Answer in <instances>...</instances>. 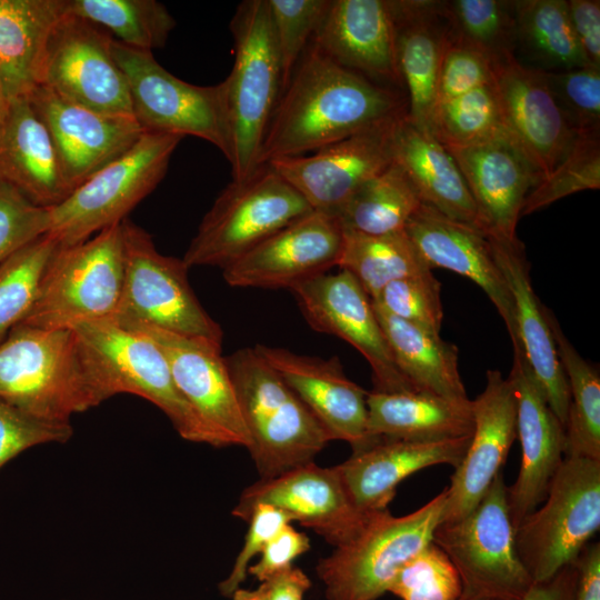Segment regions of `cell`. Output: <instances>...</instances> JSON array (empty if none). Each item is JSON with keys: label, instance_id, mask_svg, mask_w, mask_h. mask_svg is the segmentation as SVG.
I'll return each instance as SVG.
<instances>
[{"label": "cell", "instance_id": "d590c367", "mask_svg": "<svg viewBox=\"0 0 600 600\" xmlns=\"http://www.w3.org/2000/svg\"><path fill=\"white\" fill-rule=\"evenodd\" d=\"M546 316L569 388L564 457L600 460L599 371L580 356L547 307Z\"/></svg>", "mask_w": 600, "mask_h": 600}, {"label": "cell", "instance_id": "5bb4252c", "mask_svg": "<svg viewBox=\"0 0 600 600\" xmlns=\"http://www.w3.org/2000/svg\"><path fill=\"white\" fill-rule=\"evenodd\" d=\"M112 39L66 8L47 37L37 84L91 110L133 117L126 78L111 52Z\"/></svg>", "mask_w": 600, "mask_h": 600}, {"label": "cell", "instance_id": "6da1fadb", "mask_svg": "<svg viewBox=\"0 0 600 600\" xmlns=\"http://www.w3.org/2000/svg\"><path fill=\"white\" fill-rule=\"evenodd\" d=\"M406 114L399 92L340 66L311 42L278 99L258 166L314 152Z\"/></svg>", "mask_w": 600, "mask_h": 600}, {"label": "cell", "instance_id": "2e32d148", "mask_svg": "<svg viewBox=\"0 0 600 600\" xmlns=\"http://www.w3.org/2000/svg\"><path fill=\"white\" fill-rule=\"evenodd\" d=\"M400 118L314 152L278 158L268 164L312 210L334 214L360 187L393 162L392 137Z\"/></svg>", "mask_w": 600, "mask_h": 600}, {"label": "cell", "instance_id": "9f6ffc18", "mask_svg": "<svg viewBox=\"0 0 600 600\" xmlns=\"http://www.w3.org/2000/svg\"><path fill=\"white\" fill-rule=\"evenodd\" d=\"M574 562L578 580L573 600H600V543L587 544Z\"/></svg>", "mask_w": 600, "mask_h": 600}, {"label": "cell", "instance_id": "d4e9b609", "mask_svg": "<svg viewBox=\"0 0 600 600\" xmlns=\"http://www.w3.org/2000/svg\"><path fill=\"white\" fill-rule=\"evenodd\" d=\"M447 150L466 179L481 229L498 238L516 240L524 200L542 180L539 170L510 140Z\"/></svg>", "mask_w": 600, "mask_h": 600}, {"label": "cell", "instance_id": "db71d44e", "mask_svg": "<svg viewBox=\"0 0 600 600\" xmlns=\"http://www.w3.org/2000/svg\"><path fill=\"white\" fill-rule=\"evenodd\" d=\"M309 549L307 534L288 523L266 544L258 561L249 566L248 572L263 582L291 568L293 561Z\"/></svg>", "mask_w": 600, "mask_h": 600}, {"label": "cell", "instance_id": "bcb514c9", "mask_svg": "<svg viewBox=\"0 0 600 600\" xmlns=\"http://www.w3.org/2000/svg\"><path fill=\"white\" fill-rule=\"evenodd\" d=\"M462 591L456 567L432 541L403 566L388 592L401 600H459Z\"/></svg>", "mask_w": 600, "mask_h": 600}, {"label": "cell", "instance_id": "4316f807", "mask_svg": "<svg viewBox=\"0 0 600 600\" xmlns=\"http://www.w3.org/2000/svg\"><path fill=\"white\" fill-rule=\"evenodd\" d=\"M404 232L431 270L448 269L478 284L502 318L510 339H514L511 294L483 230L453 220L422 203Z\"/></svg>", "mask_w": 600, "mask_h": 600}, {"label": "cell", "instance_id": "681fc988", "mask_svg": "<svg viewBox=\"0 0 600 600\" xmlns=\"http://www.w3.org/2000/svg\"><path fill=\"white\" fill-rule=\"evenodd\" d=\"M493 76V61L450 32L439 70L437 106L492 83Z\"/></svg>", "mask_w": 600, "mask_h": 600}, {"label": "cell", "instance_id": "8fae6325", "mask_svg": "<svg viewBox=\"0 0 600 600\" xmlns=\"http://www.w3.org/2000/svg\"><path fill=\"white\" fill-rule=\"evenodd\" d=\"M432 541L456 567L463 598L519 600L533 584L517 551L502 471L476 508L441 522Z\"/></svg>", "mask_w": 600, "mask_h": 600}, {"label": "cell", "instance_id": "60d3db41", "mask_svg": "<svg viewBox=\"0 0 600 600\" xmlns=\"http://www.w3.org/2000/svg\"><path fill=\"white\" fill-rule=\"evenodd\" d=\"M430 134L447 149L493 140L513 141L503 121L493 82L438 104Z\"/></svg>", "mask_w": 600, "mask_h": 600}, {"label": "cell", "instance_id": "7c38bea8", "mask_svg": "<svg viewBox=\"0 0 600 600\" xmlns=\"http://www.w3.org/2000/svg\"><path fill=\"white\" fill-rule=\"evenodd\" d=\"M121 226L124 278L111 321L123 327H154L222 346V329L196 297L182 259L160 253L151 236L129 218Z\"/></svg>", "mask_w": 600, "mask_h": 600}, {"label": "cell", "instance_id": "816d5d0a", "mask_svg": "<svg viewBox=\"0 0 600 600\" xmlns=\"http://www.w3.org/2000/svg\"><path fill=\"white\" fill-rule=\"evenodd\" d=\"M72 434L70 422L40 419L0 399V469L29 448L63 443Z\"/></svg>", "mask_w": 600, "mask_h": 600}, {"label": "cell", "instance_id": "f1b7e54d", "mask_svg": "<svg viewBox=\"0 0 600 600\" xmlns=\"http://www.w3.org/2000/svg\"><path fill=\"white\" fill-rule=\"evenodd\" d=\"M471 436L437 441L378 438L336 466L354 504L366 513L383 511L400 482L434 464L459 466Z\"/></svg>", "mask_w": 600, "mask_h": 600}, {"label": "cell", "instance_id": "83f0119b", "mask_svg": "<svg viewBox=\"0 0 600 600\" xmlns=\"http://www.w3.org/2000/svg\"><path fill=\"white\" fill-rule=\"evenodd\" d=\"M488 237L513 303L516 336L511 341L520 346L549 407L564 428L570 402L569 388L546 316V306L531 283L524 246L518 238L506 240L491 234Z\"/></svg>", "mask_w": 600, "mask_h": 600}, {"label": "cell", "instance_id": "8992f818", "mask_svg": "<svg viewBox=\"0 0 600 600\" xmlns=\"http://www.w3.org/2000/svg\"><path fill=\"white\" fill-rule=\"evenodd\" d=\"M123 278L121 223L80 243L59 246L22 324L62 329L80 322L112 320L120 303Z\"/></svg>", "mask_w": 600, "mask_h": 600}, {"label": "cell", "instance_id": "ba28073f", "mask_svg": "<svg viewBox=\"0 0 600 600\" xmlns=\"http://www.w3.org/2000/svg\"><path fill=\"white\" fill-rule=\"evenodd\" d=\"M181 140L177 134L144 131L127 152L49 208L47 234L60 246H71L121 223L164 178Z\"/></svg>", "mask_w": 600, "mask_h": 600}, {"label": "cell", "instance_id": "d6a6232c", "mask_svg": "<svg viewBox=\"0 0 600 600\" xmlns=\"http://www.w3.org/2000/svg\"><path fill=\"white\" fill-rule=\"evenodd\" d=\"M368 433L371 439L389 438L437 441L471 436L472 400L449 399L410 390L367 396Z\"/></svg>", "mask_w": 600, "mask_h": 600}, {"label": "cell", "instance_id": "680465c9", "mask_svg": "<svg viewBox=\"0 0 600 600\" xmlns=\"http://www.w3.org/2000/svg\"><path fill=\"white\" fill-rule=\"evenodd\" d=\"M578 580L576 562L544 582H533L519 600H573Z\"/></svg>", "mask_w": 600, "mask_h": 600}, {"label": "cell", "instance_id": "b9f144b4", "mask_svg": "<svg viewBox=\"0 0 600 600\" xmlns=\"http://www.w3.org/2000/svg\"><path fill=\"white\" fill-rule=\"evenodd\" d=\"M450 32L459 40L487 54L493 62L514 54V1H440Z\"/></svg>", "mask_w": 600, "mask_h": 600}, {"label": "cell", "instance_id": "d6986e66", "mask_svg": "<svg viewBox=\"0 0 600 600\" xmlns=\"http://www.w3.org/2000/svg\"><path fill=\"white\" fill-rule=\"evenodd\" d=\"M513 346L509 379L517 400V437L521 464L516 481L507 487L514 528L544 500L550 482L564 459V428L551 410L519 344Z\"/></svg>", "mask_w": 600, "mask_h": 600}, {"label": "cell", "instance_id": "5b68a950", "mask_svg": "<svg viewBox=\"0 0 600 600\" xmlns=\"http://www.w3.org/2000/svg\"><path fill=\"white\" fill-rule=\"evenodd\" d=\"M234 62L224 79L233 180L258 167L263 137L282 91V71L267 0H246L232 17Z\"/></svg>", "mask_w": 600, "mask_h": 600}, {"label": "cell", "instance_id": "cb8c5ba5", "mask_svg": "<svg viewBox=\"0 0 600 600\" xmlns=\"http://www.w3.org/2000/svg\"><path fill=\"white\" fill-rule=\"evenodd\" d=\"M486 377L483 391L472 400L473 430L447 487L442 522L457 521L476 508L517 438V400L509 377L497 369L487 370Z\"/></svg>", "mask_w": 600, "mask_h": 600}, {"label": "cell", "instance_id": "7bdbcfd3", "mask_svg": "<svg viewBox=\"0 0 600 600\" xmlns=\"http://www.w3.org/2000/svg\"><path fill=\"white\" fill-rule=\"evenodd\" d=\"M59 246L43 234L0 263V343L29 313L43 272Z\"/></svg>", "mask_w": 600, "mask_h": 600}, {"label": "cell", "instance_id": "f546056e", "mask_svg": "<svg viewBox=\"0 0 600 600\" xmlns=\"http://www.w3.org/2000/svg\"><path fill=\"white\" fill-rule=\"evenodd\" d=\"M396 57L406 87L407 118L430 133L442 56L450 36L440 1L391 0Z\"/></svg>", "mask_w": 600, "mask_h": 600}, {"label": "cell", "instance_id": "74e56055", "mask_svg": "<svg viewBox=\"0 0 600 600\" xmlns=\"http://www.w3.org/2000/svg\"><path fill=\"white\" fill-rule=\"evenodd\" d=\"M342 231L337 266L349 272L371 300L391 281L431 271L404 231L380 236Z\"/></svg>", "mask_w": 600, "mask_h": 600}, {"label": "cell", "instance_id": "277c9868", "mask_svg": "<svg viewBox=\"0 0 600 600\" xmlns=\"http://www.w3.org/2000/svg\"><path fill=\"white\" fill-rule=\"evenodd\" d=\"M447 497L446 488L401 517L388 509L371 513L353 538L318 562L327 600H376L388 592L403 566L432 542Z\"/></svg>", "mask_w": 600, "mask_h": 600}, {"label": "cell", "instance_id": "9a60e30c", "mask_svg": "<svg viewBox=\"0 0 600 600\" xmlns=\"http://www.w3.org/2000/svg\"><path fill=\"white\" fill-rule=\"evenodd\" d=\"M290 291L312 329L341 338L366 358L372 370L373 390H416L396 366L371 299L349 272H323Z\"/></svg>", "mask_w": 600, "mask_h": 600}, {"label": "cell", "instance_id": "f907efd6", "mask_svg": "<svg viewBox=\"0 0 600 600\" xmlns=\"http://www.w3.org/2000/svg\"><path fill=\"white\" fill-rule=\"evenodd\" d=\"M48 229L49 209L36 206L0 179V263Z\"/></svg>", "mask_w": 600, "mask_h": 600}, {"label": "cell", "instance_id": "603a6c76", "mask_svg": "<svg viewBox=\"0 0 600 600\" xmlns=\"http://www.w3.org/2000/svg\"><path fill=\"white\" fill-rule=\"evenodd\" d=\"M253 349L311 411L331 441H346L358 451L377 440L368 433V392L344 374L337 357L322 359L264 344Z\"/></svg>", "mask_w": 600, "mask_h": 600}, {"label": "cell", "instance_id": "f35d334b", "mask_svg": "<svg viewBox=\"0 0 600 600\" xmlns=\"http://www.w3.org/2000/svg\"><path fill=\"white\" fill-rule=\"evenodd\" d=\"M516 44L543 71L589 66L570 21L567 0H516Z\"/></svg>", "mask_w": 600, "mask_h": 600}, {"label": "cell", "instance_id": "6f0895ef", "mask_svg": "<svg viewBox=\"0 0 600 600\" xmlns=\"http://www.w3.org/2000/svg\"><path fill=\"white\" fill-rule=\"evenodd\" d=\"M310 588L311 580L293 566L261 582L259 587L267 600H303Z\"/></svg>", "mask_w": 600, "mask_h": 600}, {"label": "cell", "instance_id": "4dcf8cb0", "mask_svg": "<svg viewBox=\"0 0 600 600\" xmlns=\"http://www.w3.org/2000/svg\"><path fill=\"white\" fill-rule=\"evenodd\" d=\"M0 179L47 209L72 192L51 133L27 97L11 101L0 134Z\"/></svg>", "mask_w": 600, "mask_h": 600}, {"label": "cell", "instance_id": "f5cc1de1", "mask_svg": "<svg viewBox=\"0 0 600 600\" xmlns=\"http://www.w3.org/2000/svg\"><path fill=\"white\" fill-rule=\"evenodd\" d=\"M249 529L241 551L236 558L229 576L219 584L222 596L231 597L247 578L251 560L260 554L266 544L288 523L290 519L270 504H256L248 519Z\"/></svg>", "mask_w": 600, "mask_h": 600}, {"label": "cell", "instance_id": "ffe728a7", "mask_svg": "<svg viewBox=\"0 0 600 600\" xmlns=\"http://www.w3.org/2000/svg\"><path fill=\"white\" fill-rule=\"evenodd\" d=\"M126 328L147 334L158 344L179 391L223 447L249 448L250 437L221 346L149 326Z\"/></svg>", "mask_w": 600, "mask_h": 600}, {"label": "cell", "instance_id": "7402d4cb", "mask_svg": "<svg viewBox=\"0 0 600 600\" xmlns=\"http://www.w3.org/2000/svg\"><path fill=\"white\" fill-rule=\"evenodd\" d=\"M27 98L51 133L72 191L127 152L144 132L133 117L91 110L42 84Z\"/></svg>", "mask_w": 600, "mask_h": 600}, {"label": "cell", "instance_id": "ab89813d", "mask_svg": "<svg viewBox=\"0 0 600 600\" xmlns=\"http://www.w3.org/2000/svg\"><path fill=\"white\" fill-rule=\"evenodd\" d=\"M67 11L81 17L128 47L162 48L176 27L168 9L156 0H66Z\"/></svg>", "mask_w": 600, "mask_h": 600}, {"label": "cell", "instance_id": "9c48e42d", "mask_svg": "<svg viewBox=\"0 0 600 600\" xmlns=\"http://www.w3.org/2000/svg\"><path fill=\"white\" fill-rule=\"evenodd\" d=\"M112 56L129 90L132 113L144 131L193 136L232 159V137L224 80L212 86L183 81L166 70L151 51L111 41Z\"/></svg>", "mask_w": 600, "mask_h": 600}, {"label": "cell", "instance_id": "e575fe53", "mask_svg": "<svg viewBox=\"0 0 600 600\" xmlns=\"http://www.w3.org/2000/svg\"><path fill=\"white\" fill-rule=\"evenodd\" d=\"M396 366L419 391L467 399L458 348L440 334L374 308Z\"/></svg>", "mask_w": 600, "mask_h": 600}, {"label": "cell", "instance_id": "6125c7cd", "mask_svg": "<svg viewBox=\"0 0 600 600\" xmlns=\"http://www.w3.org/2000/svg\"><path fill=\"white\" fill-rule=\"evenodd\" d=\"M459 600H491V599H482V598H463V597H461Z\"/></svg>", "mask_w": 600, "mask_h": 600}, {"label": "cell", "instance_id": "11a10c76", "mask_svg": "<svg viewBox=\"0 0 600 600\" xmlns=\"http://www.w3.org/2000/svg\"><path fill=\"white\" fill-rule=\"evenodd\" d=\"M576 38L589 66L600 69V1L567 0Z\"/></svg>", "mask_w": 600, "mask_h": 600}, {"label": "cell", "instance_id": "52a82bcc", "mask_svg": "<svg viewBox=\"0 0 600 600\" xmlns=\"http://www.w3.org/2000/svg\"><path fill=\"white\" fill-rule=\"evenodd\" d=\"M312 211L270 164L232 180L203 216L183 263L223 269L291 221Z\"/></svg>", "mask_w": 600, "mask_h": 600}, {"label": "cell", "instance_id": "7a4b0ae2", "mask_svg": "<svg viewBox=\"0 0 600 600\" xmlns=\"http://www.w3.org/2000/svg\"><path fill=\"white\" fill-rule=\"evenodd\" d=\"M111 397L90 349L71 328L21 323L0 343V399L33 417L70 422Z\"/></svg>", "mask_w": 600, "mask_h": 600}, {"label": "cell", "instance_id": "4fadbf2b", "mask_svg": "<svg viewBox=\"0 0 600 600\" xmlns=\"http://www.w3.org/2000/svg\"><path fill=\"white\" fill-rule=\"evenodd\" d=\"M71 329L90 349L112 397H142L168 417L182 439L223 447L179 391L166 356L150 337L111 320L80 322Z\"/></svg>", "mask_w": 600, "mask_h": 600}, {"label": "cell", "instance_id": "ac0fdd59", "mask_svg": "<svg viewBox=\"0 0 600 600\" xmlns=\"http://www.w3.org/2000/svg\"><path fill=\"white\" fill-rule=\"evenodd\" d=\"M343 231L330 213L312 210L222 269L236 288L291 289L337 266Z\"/></svg>", "mask_w": 600, "mask_h": 600}, {"label": "cell", "instance_id": "44dd1931", "mask_svg": "<svg viewBox=\"0 0 600 600\" xmlns=\"http://www.w3.org/2000/svg\"><path fill=\"white\" fill-rule=\"evenodd\" d=\"M493 74L506 127L544 179L566 157L577 134L560 111L543 70L507 54L493 62Z\"/></svg>", "mask_w": 600, "mask_h": 600}, {"label": "cell", "instance_id": "f6af8a7d", "mask_svg": "<svg viewBox=\"0 0 600 600\" xmlns=\"http://www.w3.org/2000/svg\"><path fill=\"white\" fill-rule=\"evenodd\" d=\"M267 1L280 59L283 90L294 67L311 43L330 0Z\"/></svg>", "mask_w": 600, "mask_h": 600}, {"label": "cell", "instance_id": "30bf717a", "mask_svg": "<svg viewBox=\"0 0 600 600\" xmlns=\"http://www.w3.org/2000/svg\"><path fill=\"white\" fill-rule=\"evenodd\" d=\"M600 529V460L564 457L542 506L516 528L519 558L533 582L573 563Z\"/></svg>", "mask_w": 600, "mask_h": 600}, {"label": "cell", "instance_id": "91938a15", "mask_svg": "<svg viewBox=\"0 0 600 600\" xmlns=\"http://www.w3.org/2000/svg\"><path fill=\"white\" fill-rule=\"evenodd\" d=\"M10 106H11V100L9 98L6 83H4V80L0 70V134L7 122Z\"/></svg>", "mask_w": 600, "mask_h": 600}, {"label": "cell", "instance_id": "e0dca14e", "mask_svg": "<svg viewBox=\"0 0 600 600\" xmlns=\"http://www.w3.org/2000/svg\"><path fill=\"white\" fill-rule=\"evenodd\" d=\"M259 503L276 507L334 548L353 538L371 514L354 504L336 467L323 468L313 461L246 488L232 514L247 521Z\"/></svg>", "mask_w": 600, "mask_h": 600}, {"label": "cell", "instance_id": "94428289", "mask_svg": "<svg viewBox=\"0 0 600 600\" xmlns=\"http://www.w3.org/2000/svg\"><path fill=\"white\" fill-rule=\"evenodd\" d=\"M232 600H267L258 588L257 590H247L238 588L231 596Z\"/></svg>", "mask_w": 600, "mask_h": 600}, {"label": "cell", "instance_id": "3957f363", "mask_svg": "<svg viewBox=\"0 0 600 600\" xmlns=\"http://www.w3.org/2000/svg\"><path fill=\"white\" fill-rule=\"evenodd\" d=\"M226 361L261 479L313 461L331 440L298 396L253 348Z\"/></svg>", "mask_w": 600, "mask_h": 600}, {"label": "cell", "instance_id": "8d00e7d4", "mask_svg": "<svg viewBox=\"0 0 600 600\" xmlns=\"http://www.w3.org/2000/svg\"><path fill=\"white\" fill-rule=\"evenodd\" d=\"M421 204L411 181L393 160L360 187L333 216L343 230L390 234L404 231Z\"/></svg>", "mask_w": 600, "mask_h": 600}, {"label": "cell", "instance_id": "ee69618b", "mask_svg": "<svg viewBox=\"0 0 600 600\" xmlns=\"http://www.w3.org/2000/svg\"><path fill=\"white\" fill-rule=\"evenodd\" d=\"M600 188V132L578 134L561 162L527 196L521 217L589 189Z\"/></svg>", "mask_w": 600, "mask_h": 600}, {"label": "cell", "instance_id": "c3c4849f", "mask_svg": "<svg viewBox=\"0 0 600 600\" xmlns=\"http://www.w3.org/2000/svg\"><path fill=\"white\" fill-rule=\"evenodd\" d=\"M548 87L576 134L600 132V69L544 71Z\"/></svg>", "mask_w": 600, "mask_h": 600}, {"label": "cell", "instance_id": "7dc6e473", "mask_svg": "<svg viewBox=\"0 0 600 600\" xmlns=\"http://www.w3.org/2000/svg\"><path fill=\"white\" fill-rule=\"evenodd\" d=\"M441 283L431 271L384 286L372 306L388 314L440 333L443 320Z\"/></svg>", "mask_w": 600, "mask_h": 600}, {"label": "cell", "instance_id": "484cf974", "mask_svg": "<svg viewBox=\"0 0 600 600\" xmlns=\"http://www.w3.org/2000/svg\"><path fill=\"white\" fill-rule=\"evenodd\" d=\"M311 42L353 72L401 86L391 0H330Z\"/></svg>", "mask_w": 600, "mask_h": 600}, {"label": "cell", "instance_id": "1f68e13d", "mask_svg": "<svg viewBox=\"0 0 600 600\" xmlns=\"http://www.w3.org/2000/svg\"><path fill=\"white\" fill-rule=\"evenodd\" d=\"M393 160L403 169L421 202L480 230L476 203L451 153L433 136L400 118L392 137Z\"/></svg>", "mask_w": 600, "mask_h": 600}, {"label": "cell", "instance_id": "836d02e7", "mask_svg": "<svg viewBox=\"0 0 600 600\" xmlns=\"http://www.w3.org/2000/svg\"><path fill=\"white\" fill-rule=\"evenodd\" d=\"M64 11L66 0H0V70L11 101L37 86L47 37Z\"/></svg>", "mask_w": 600, "mask_h": 600}]
</instances>
